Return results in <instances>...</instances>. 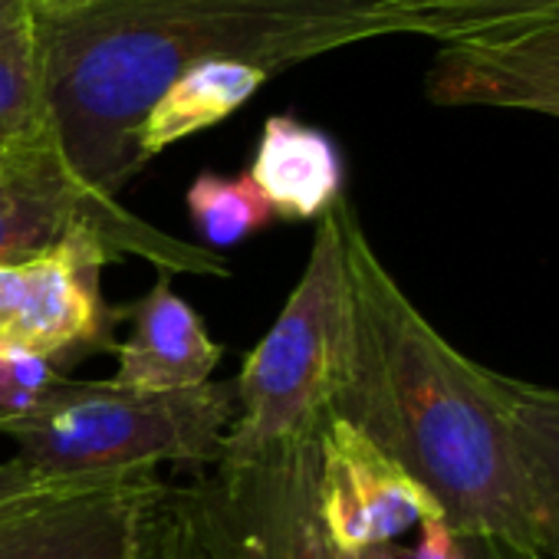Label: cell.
I'll use <instances>...</instances> for the list:
<instances>
[{
	"instance_id": "6da1fadb",
	"label": "cell",
	"mask_w": 559,
	"mask_h": 559,
	"mask_svg": "<svg viewBox=\"0 0 559 559\" xmlns=\"http://www.w3.org/2000/svg\"><path fill=\"white\" fill-rule=\"evenodd\" d=\"M37 27L50 139L99 201H119L145 168V116L194 63L240 60L273 76L399 34L382 0H93L67 17L37 14Z\"/></svg>"
},
{
	"instance_id": "7a4b0ae2",
	"label": "cell",
	"mask_w": 559,
	"mask_h": 559,
	"mask_svg": "<svg viewBox=\"0 0 559 559\" xmlns=\"http://www.w3.org/2000/svg\"><path fill=\"white\" fill-rule=\"evenodd\" d=\"M340 214L353 343L330 418L349 421L399 461L435 497L454 536L484 533L536 549L530 493L493 372L421 317L346 198Z\"/></svg>"
},
{
	"instance_id": "3957f363",
	"label": "cell",
	"mask_w": 559,
	"mask_h": 559,
	"mask_svg": "<svg viewBox=\"0 0 559 559\" xmlns=\"http://www.w3.org/2000/svg\"><path fill=\"white\" fill-rule=\"evenodd\" d=\"M237 415L230 382L188 392H139L109 382L60 379L34 408L4 421L0 435L17 444V461L53 477L126 480L158 464H211Z\"/></svg>"
},
{
	"instance_id": "277c9868",
	"label": "cell",
	"mask_w": 559,
	"mask_h": 559,
	"mask_svg": "<svg viewBox=\"0 0 559 559\" xmlns=\"http://www.w3.org/2000/svg\"><path fill=\"white\" fill-rule=\"evenodd\" d=\"M343 198L320 217L300 284L234 379L237 415L221 464H247L317 438L346 379L353 297L343 243Z\"/></svg>"
},
{
	"instance_id": "5b68a950",
	"label": "cell",
	"mask_w": 559,
	"mask_h": 559,
	"mask_svg": "<svg viewBox=\"0 0 559 559\" xmlns=\"http://www.w3.org/2000/svg\"><path fill=\"white\" fill-rule=\"evenodd\" d=\"M320 435L171 493L204 559H333L320 520Z\"/></svg>"
},
{
	"instance_id": "8992f818",
	"label": "cell",
	"mask_w": 559,
	"mask_h": 559,
	"mask_svg": "<svg viewBox=\"0 0 559 559\" xmlns=\"http://www.w3.org/2000/svg\"><path fill=\"white\" fill-rule=\"evenodd\" d=\"M112 250L93 224L70 230L53 250L0 266V353L67 366L109 340L103 266Z\"/></svg>"
},
{
	"instance_id": "52a82bcc",
	"label": "cell",
	"mask_w": 559,
	"mask_h": 559,
	"mask_svg": "<svg viewBox=\"0 0 559 559\" xmlns=\"http://www.w3.org/2000/svg\"><path fill=\"white\" fill-rule=\"evenodd\" d=\"M320 520L340 552L392 546L425 520H444L435 497L343 418L320 428Z\"/></svg>"
},
{
	"instance_id": "ba28073f",
	"label": "cell",
	"mask_w": 559,
	"mask_h": 559,
	"mask_svg": "<svg viewBox=\"0 0 559 559\" xmlns=\"http://www.w3.org/2000/svg\"><path fill=\"white\" fill-rule=\"evenodd\" d=\"M165 493L155 474H142L17 507L0 516V559H145Z\"/></svg>"
},
{
	"instance_id": "9c48e42d",
	"label": "cell",
	"mask_w": 559,
	"mask_h": 559,
	"mask_svg": "<svg viewBox=\"0 0 559 559\" xmlns=\"http://www.w3.org/2000/svg\"><path fill=\"white\" fill-rule=\"evenodd\" d=\"M425 93L435 106H493L559 119V27L507 44L441 47Z\"/></svg>"
},
{
	"instance_id": "30bf717a",
	"label": "cell",
	"mask_w": 559,
	"mask_h": 559,
	"mask_svg": "<svg viewBox=\"0 0 559 559\" xmlns=\"http://www.w3.org/2000/svg\"><path fill=\"white\" fill-rule=\"evenodd\" d=\"M126 313L132 330L116 346V385L139 392H188L211 382L224 349L207 336L198 310L171 290L165 276Z\"/></svg>"
},
{
	"instance_id": "8fae6325",
	"label": "cell",
	"mask_w": 559,
	"mask_h": 559,
	"mask_svg": "<svg viewBox=\"0 0 559 559\" xmlns=\"http://www.w3.org/2000/svg\"><path fill=\"white\" fill-rule=\"evenodd\" d=\"M280 221H320L343 198V155L336 142L294 116L263 122L247 171Z\"/></svg>"
},
{
	"instance_id": "7c38bea8",
	"label": "cell",
	"mask_w": 559,
	"mask_h": 559,
	"mask_svg": "<svg viewBox=\"0 0 559 559\" xmlns=\"http://www.w3.org/2000/svg\"><path fill=\"white\" fill-rule=\"evenodd\" d=\"M493 389L526 480L536 552L543 559H559V389L516 382L497 372Z\"/></svg>"
},
{
	"instance_id": "4fadbf2b",
	"label": "cell",
	"mask_w": 559,
	"mask_h": 559,
	"mask_svg": "<svg viewBox=\"0 0 559 559\" xmlns=\"http://www.w3.org/2000/svg\"><path fill=\"white\" fill-rule=\"evenodd\" d=\"M270 76L240 60H204L185 70L152 106L142 126V155L155 158L175 142L234 116Z\"/></svg>"
},
{
	"instance_id": "5bb4252c",
	"label": "cell",
	"mask_w": 559,
	"mask_h": 559,
	"mask_svg": "<svg viewBox=\"0 0 559 559\" xmlns=\"http://www.w3.org/2000/svg\"><path fill=\"white\" fill-rule=\"evenodd\" d=\"M50 139L37 8L0 0V155Z\"/></svg>"
},
{
	"instance_id": "9a60e30c",
	"label": "cell",
	"mask_w": 559,
	"mask_h": 559,
	"mask_svg": "<svg viewBox=\"0 0 559 559\" xmlns=\"http://www.w3.org/2000/svg\"><path fill=\"white\" fill-rule=\"evenodd\" d=\"M552 27H559V0H435L405 21V34L441 47L507 44Z\"/></svg>"
},
{
	"instance_id": "2e32d148",
	"label": "cell",
	"mask_w": 559,
	"mask_h": 559,
	"mask_svg": "<svg viewBox=\"0 0 559 559\" xmlns=\"http://www.w3.org/2000/svg\"><path fill=\"white\" fill-rule=\"evenodd\" d=\"M188 214L194 230L204 240V250H224L234 247L263 227L276 221L270 201L260 194L253 178L243 175H217V171H201L188 194H185Z\"/></svg>"
},
{
	"instance_id": "e0dca14e",
	"label": "cell",
	"mask_w": 559,
	"mask_h": 559,
	"mask_svg": "<svg viewBox=\"0 0 559 559\" xmlns=\"http://www.w3.org/2000/svg\"><path fill=\"white\" fill-rule=\"evenodd\" d=\"M129 480V477H126ZM90 484H103V480H73V477H53V474H44L37 467H27L24 461H4L0 464V516L17 510V507H27V503H37V500H47V497H57V493H67V490H80V487H90Z\"/></svg>"
},
{
	"instance_id": "ac0fdd59",
	"label": "cell",
	"mask_w": 559,
	"mask_h": 559,
	"mask_svg": "<svg viewBox=\"0 0 559 559\" xmlns=\"http://www.w3.org/2000/svg\"><path fill=\"white\" fill-rule=\"evenodd\" d=\"M457 543H461V559H543L536 549L507 543L500 536H484V533L457 536Z\"/></svg>"
},
{
	"instance_id": "d6986e66",
	"label": "cell",
	"mask_w": 559,
	"mask_h": 559,
	"mask_svg": "<svg viewBox=\"0 0 559 559\" xmlns=\"http://www.w3.org/2000/svg\"><path fill=\"white\" fill-rule=\"evenodd\" d=\"M435 0H382V8L389 11V17L395 21V31L399 34H405V21L412 17V14H418V11H425V8H431Z\"/></svg>"
},
{
	"instance_id": "ffe728a7",
	"label": "cell",
	"mask_w": 559,
	"mask_h": 559,
	"mask_svg": "<svg viewBox=\"0 0 559 559\" xmlns=\"http://www.w3.org/2000/svg\"><path fill=\"white\" fill-rule=\"evenodd\" d=\"M37 8L40 17H67V14H76L83 8H90L93 0H31Z\"/></svg>"
},
{
	"instance_id": "44dd1931",
	"label": "cell",
	"mask_w": 559,
	"mask_h": 559,
	"mask_svg": "<svg viewBox=\"0 0 559 559\" xmlns=\"http://www.w3.org/2000/svg\"><path fill=\"white\" fill-rule=\"evenodd\" d=\"M356 559H399V552L392 546H376V549H362L356 552Z\"/></svg>"
},
{
	"instance_id": "7402d4cb",
	"label": "cell",
	"mask_w": 559,
	"mask_h": 559,
	"mask_svg": "<svg viewBox=\"0 0 559 559\" xmlns=\"http://www.w3.org/2000/svg\"><path fill=\"white\" fill-rule=\"evenodd\" d=\"M11 155H14V152H11ZM11 155H0V171H4V165H8V158H11Z\"/></svg>"
},
{
	"instance_id": "603a6c76",
	"label": "cell",
	"mask_w": 559,
	"mask_h": 559,
	"mask_svg": "<svg viewBox=\"0 0 559 559\" xmlns=\"http://www.w3.org/2000/svg\"><path fill=\"white\" fill-rule=\"evenodd\" d=\"M4 421H11V418H8L4 412H0V428H4Z\"/></svg>"
}]
</instances>
